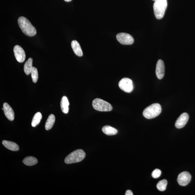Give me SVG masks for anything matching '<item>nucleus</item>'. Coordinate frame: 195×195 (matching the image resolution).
Segmentation results:
<instances>
[{"label":"nucleus","mask_w":195,"mask_h":195,"mask_svg":"<svg viewBox=\"0 0 195 195\" xmlns=\"http://www.w3.org/2000/svg\"><path fill=\"white\" fill-rule=\"evenodd\" d=\"M18 23L21 30L26 36L32 37L36 34L37 31L35 28L26 17L23 16L19 17Z\"/></svg>","instance_id":"obj_1"},{"label":"nucleus","mask_w":195,"mask_h":195,"mask_svg":"<svg viewBox=\"0 0 195 195\" xmlns=\"http://www.w3.org/2000/svg\"><path fill=\"white\" fill-rule=\"evenodd\" d=\"M162 111L161 105L156 103L148 106L143 112L144 117L147 119L154 118L159 116Z\"/></svg>","instance_id":"obj_2"},{"label":"nucleus","mask_w":195,"mask_h":195,"mask_svg":"<svg viewBox=\"0 0 195 195\" xmlns=\"http://www.w3.org/2000/svg\"><path fill=\"white\" fill-rule=\"evenodd\" d=\"M167 6V0H156L154 2L153 5L154 11L156 19H160L163 18Z\"/></svg>","instance_id":"obj_3"},{"label":"nucleus","mask_w":195,"mask_h":195,"mask_svg":"<svg viewBox=\"0 0 195 195\" xmlns=\"http://www.w3.org/2000/svg\"><path fill=\"white\" fill-rule=\"evenodd\" d=\"M85 156L86 154L83 150H77L69 154L65 158L64 162L67 164L78 163L82 161Z\"/></svg>","instance_id":"obj_4"},{"label":"nucleus","mask_w":195,"mask_h":195,"mask_svg":"<svg viewBox=\"0 0 195 195\" xmlns=\"http://www.w3.org/2000/svg\"><path fill=\"white\" fill-rule=\"evenodd\" d=\"M92 106L94 109L99 111H110L113 110L110 104L100 98L94 99L92 102Z\"/></svg>","instance_id":"obj_5"},{"label":"nucleus","mask_w":195,"mask_h":195,"mask_svg":"<svg viewBox=\"0 0 195 195\" xmlns=\"http://www.w3.org/2000/svg\"><path fill=\"white\" fill-rule=\"evenodd\" d=\"M119 86L121 90L128 93H130L134 89V84L132 81L128 78L121 79L119 83Z\"/></svg>","instance_id":"obj_6"},{"label":"nucleus","mask_w":195,"mask_h":195,"mask_svg":"<svg viewBox=\"0 0 195 195\" xmlns=\"http://www.w3.org/2000/svg\"><path fill=\"white\" fill-rule=\"evenodd\" d=\"M116 37L118 41L123 45H130L134 41V38L131 35L124 33L117 34Z\"/></svg>","instance_id":"obj_7"},{"label":"nucleus","mask_w":195,"mask_h":195,"mask_svg":"<svg viewBox=\"0 0 195 195\" xmlns=\"http://www.w3.org/2000/svg\"><path fill=\"white\" fill-rule=\"evenodd\" d=\"M191 179V176L188 172H183L179 175L177 181L178 184L182 186H185L189 184Z\"/></svg>","instance_id":"obj_8"},{"label":"nucleus","mask_w":195,"mask_h":195,"mask_svg":"<svg viewBox=\"0 0 195 195\" xmlns=\"http://www.w3.org/2000/svg\"><path fill=\"white\" fill-rule=\"evenodd\" d=\"M14 55L16 60L19 63H23L26 59V53L23 48L20 46H15L13 49Z\"/></svg>","instance_id":"obj_9"},{"label":"nucleus","mask_w":195,"mask_h":195,"mask_svg":"<svg viewBox=\"0 0 195 195\" xmlns=\"http://www.w3.org/2000/svg\"><path fill=\"white\" fill-rule=\"evenodd\" d=\"M165 73V66L164 62L161 59L158 61L156 68V75L157 78L161 80L163 78Z\"/></svg>","instance_id":"obj_10"},{"label":"nucleus","mask_w":195,"mask_h":195,"mask_svg":"<svg viewBox=\"0 0 195 195\" xmlns=\"http://www.w3.org/2000/svg\"><path fill=\"white\" fill-rule=\"evenodd\" d=\"M189 116L188 113H184L181 114L175 123V127L178 129L183 128L189 120Z\"/></svg>","instance_id":"obj_11"},{"label":"nucleus","mask_w":195,"mask_h":195,"mask_svg":"<svg viewBox=\"0 0 195 195\" xmlns=\"http://www.w3.org/2000/svg\"><path fill=\"white\" fill-rule=\"evenodd\" d=\"M4 112L5 117L10 121L14 120L15 113L12 108L8 103H5L3 105Z\"/></svg>","instance_id":"obj_12"},{"label":"nucleus","mask_w":195,"mask_h":195,"mask_svg":"<svg viewBox=\"0 0 195 195\" xmlns=\"http://www.w3.org/2000/svg\"><path fill=\"white\" fill-rule=\"evenodd\" d=\"M2 144L7 149L13 151H17L19 149V147L18 145L13 142L3 140Z\"/></svg>","instance_id":"obj_13"},{"label":"nucleus","mask_w":195,"mask_h":195,"mask_svg":"<svg viewBox=\"0 0 195 195\" xmlns=\"http://www.w3.org/2000/svg\"><path fill=\"white\" fill-rule=\"evenodd\" d=\"M71 46L75 54L78 57H82L83 55L82 50L78 41L76 40H73L71 42Z\"/></svg>","instance_id":"obj_14"},{"label":"nucleus","mask_w":195,"mask_h":195,"mask_svg":"<svg viewBox=\"0 0 195 195\" xmlns=\"http://www.w3.org/2000/svg\"><path fill=\"white\" fill-rule=\"evenodd\" d=\"M69 102L66 96H63L61 98V103L62 111L64 113H67L69 112Z\"/></svg>","instance_id":"obj_15"},{"label":"nucleus","mask_w":195,"mask_h":195,"mask_svg":"<svg viewBox=\"0 0 195 195\" xmlns=\"http://www.w3.org/2000/svg\"><path fill=\"white\" fill-rule=\"evenodd\" d=\"M102 131L104 134L107 136H113L116 134L117 133V131L116 129L109 125L104 126L102 128Z\"/></svg>","instance_id":"obj_16"},{"label":"nucleus","mask_w":195,"mask_h":195,"mask_svg":"<svg viewBox=\"0 0 195 195\" xmlns=\"http://www.w3.org/2000/svg\"><path fill=\"white\" fill-rule=\"evenodd\" d=\"M23 162L26 165L32 166L37 164L38 161L37 159L33 156H29L25 158Z\"/></svg>","instance_id":"obj_17"},{"label":"nucleus","mask_w":195,"mask_h":195,"mask_svg":"<svg viewBox=\"0 0 195 195\" xmlns=\"http://www.w3.org/2000/svg\"><path fill=\"white\" fill-rule=\"evenodd\" d=\"M55 116L53 114H51L49 116L45 125V129L46 130H49L51 129L53 126L55 122Z\"/></svg>","instance_id":"obj_18"},{"label":"nucleus","mask_w":195,"mask_h":195,"mask_svg":"<svg viewBox=\"0 0 195 195\" xmlns=\"http://www.w3.org/2000/svg\"><path fill=\"white\" fill-rule=\"evenodd\" d=\"M33 59L32 58H30L25 63L24 65V71L26 75L30 74L33 68Z\"/></svg>","instance_id":"obj_19"},{"label":"nucleus","mask_w":195,"mask_h":195,"mask_svg":"<svg viewBox=\"0 0 195 195\" xmlns=\"http://www.w3.org/2000/svg\"><path fill=\"white\" fill-rule=\"evenodd\" d=\"M42 119V114L40 112H38V113H36L34 115L32 119V126L33 127H36L37 125L40 123Z\"/></svg>","instance_id":"obj_20"},{"label":"nucleus","mask_w":195,"mask_h":195,"mask_svg":"<svg viewBox=\"0 0 195 195\" xmlns=\"http://www.w3.org/2000/svg\"><path fill=\"white\" fill-rule=\"evenodd\" d=\"M167 185V181L166 179H163L160 181L156 185V188L160 191H164L165 190Z\"/></svg>","instance_id":"obj_21"},{"label":"nucleus","mask_w":195,"mask_h":195,"mask_svg":"<svg viewBox=\"0 0 195 195\" xmlns=\"http://www.w3.org/2000/svg\"><path fill=\"white\" fill-rule=\"evenodd\" d=\"M33 82L36 83L37 82L38 78V72L37 69L35 67H33L31 72Z\"/></svg>","instance_id":"obj_22"},{"label":"nucleus","mask_w":195,"mask_h":195,"mask_svg":"<svg viewBox=\"0 0 195 195\" xmlns=\"http://www.w3.org/2000/svg\"><path fill=\"white\" fill-rule=\"evenodd\" d=\"M161 171L160 169H156L152 172V176L154 179H157L161 176Z\"/></svg>","instance_id":"obj_23"},{"label":"nucleus","mask_w":195,"mask_h":195,"mask_svg":"<svg viewBox=\"0 0 195 195\" xmlns=\"http://www.w3.org/2000/svg\"><path fill=\"white\" fill-rule=\"evenodd\" d=\"M125 195H133L132 191L131 190H127L125 193Z\"/></svg>","instance_id":"obj_24"},{"label":"nucleus","mask_w":195,"mask_h":195,"mask_svg":"<svg viewBox=\"0 0 195 195\" xmlns=\"http://www.w3.org/2000/svg\"><path fill=\"white\" fill-rule=\"evenodd\" d=\"M64 1H65L67 2H70L71 1H72V0H64Z\"/></svg>","instance_id":"obj_25"},{"label":"nucleus","mask_w":195,"mask_h":195,"mask_svg":"<svg viewBox=\"0 0 195 195\" xmlns=\"http://www.w3.org/2000/svg\"><path fill=\"white\" fill-rule=\"evenodd\" d=\"M153 1H156V0H153Z\"/></svg>","instance_id":"obj_26"}]
</instances>
